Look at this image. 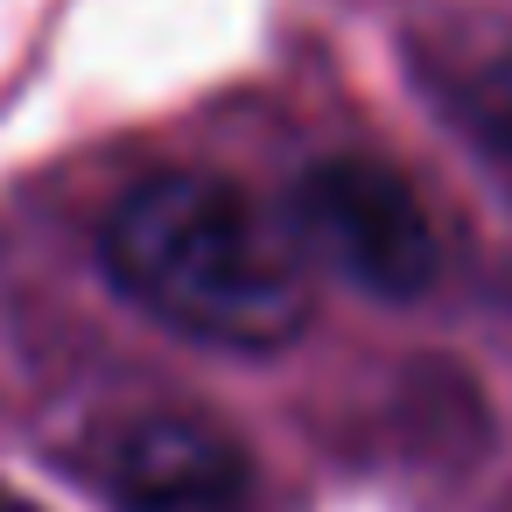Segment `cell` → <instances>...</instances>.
Instances as JSON below:
<instances>
[{
	"label": "cell",
	"mask_w": 512,
	"mask_h": 512,
	"mask_svg": "<svg viewBox=\"0 0 512 512\" xmlns=\"http://www.w3.org/2000/svg\"><path fill=\"white\" fill-rule=\"evenodd\" d=\"M99 260L141 316L218 351H281L309 323L295 239L211 169L134 183L99 232Z\"/></svg>",
	"instance_id": "6da1fadb"
},
{
	"label": "cell",
	"mask_w": 512,
	"mask_h": 512,
	"mask_svg": "<svg viewBox=\"0 0 512 512\" xmlns=\"http://www.w3.org/2000/svg\"><path fill=\"white\" fill-rule=\"evenodd\" d=\"M288 239L379 302H414L442 274V232L421 190L379 155H323L295 176Z\"/></svg>",
	"instance_id": "7a4b0ae2"
},
{
	"label": "cell",
	"mask_w": 512,
	"mask_h": 512,
	"mask_svg": "<svg viewBox=\"0 0 512 512\" xmlns=\"http://www.w3.org/2000/svg\"><path fill=\"white\" fill-rule=\"evenodd\" d=\"M253 484V449L204 407H148L99 442L113 512H253Z\"/></svg>",
	"instance_id": "3957f363"
},
{
	"label": "cell",
	"mask_w": 512,
	"mask_h": 512,
	"mask_svg": "<svg viewBox=\"0 0 512 512\" xmlns=\"http://www.w3.org/2000/svg\"><path fill=\"white\" fill-rule=\"evenodd\" d=\"M421 85L442 120L512 176V29H456L421 50Z\"/></svg>",
	"instance_id": "277c9868"
},
{
	"label": "cell",
	"mask_w": 512,
	"mask_h": 512,
	"mask_svg": "<svg viewBox=\"0 0 512 512\" xmlns=\"http://www.w3.org/2000/svg\"><path fill=\"white\" fill-rule=\"evenodd\" d=\"M0 512H36V505H22V498H8V491H0Z\"/></svg>",
	"instance_id": "5b68a950"
}]
</instances>
